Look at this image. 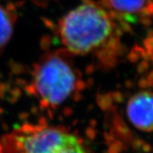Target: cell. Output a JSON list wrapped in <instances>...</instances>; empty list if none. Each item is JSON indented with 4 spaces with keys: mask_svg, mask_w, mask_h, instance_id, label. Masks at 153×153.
Here are the masks:
<instances>
[{
    "mask_svg": "<svg viewBox=\"0 0 153 153\" xmlns=\"http://www.w3.org/2000/svg\"><path fill=\"white\" fill-rule=\"evenodd\" d=\"M131 123L143 131H153V93L141 91L131 97L127 106Z\"/></svg>",
    "mask_w": 153,
    "mask_h": 153,
    "instance_id": "277c9868",
    "label": "cell"
},
{
    "mask_svg": "<svg viewBox=\"0 0 153 153\" xmlns=\"http://www.w3.org/2000/svg\"><path fill=\"white\" fill-rule=\"evenodd\" d=\"M107 6L117 14L132 16L135 13H153L152 0H104Z\"/></svg>",
    "mask_w": 153,
    "mask_h": 153,
    "instance_id": "5b68a950",
    "label": "cell"
},
{
    "mask_svg": "<svg viewBox=\"0 0 153 153\" xmlns=\"http://www.w3.org/2000/svg\"><path fill=\"white\" fill-rule=\"evenodd\" d=\"M13 139L23 153H86L76 136L56 127L21 129Z\"/></svg>",
    "mask_w": 153,
    "mask_h": 153,
    "instance_id": "3957f363",
    "label": "cell"
},
{
    "mask_svg": "<svg viewBox=\"0 0 153 153\" xmlns=\"http://www.w3.org/2000/svg\"><path fill=\"white\" fill-rule=\"evenodd\" d=\"M76 76L71 65L61 57L51 56L38 67L34 85L41 100L48 105H59L73 94Z\"/></svg>",
    "mask_w": 153,
    "mask_h": 153,
    "instance_id": "7a4b0ae2",
    "label": "cell"
},
{
    "mask_svg": "<svg viewBox=\"0 0 153 153\" xmlns=\"http://www.w3.org/2000/svg\"><path fill=\"white\" fill-rule=\"evenodd\" d=\"M13 22L10 13L0 6V47L4 45L12 35Z\"/></svg>",
    "mask_w": 153,
    "mask_h": 153,
    "instance_id": "8992f818",
    "label": "cell"
},
{
    "mask_svg": "<svg viewBox=\"0 0 153 153\" xmlns=\"http://www.w3.org/2000/svg\"><path fill=\"white\" fill-rule=\"evenodd\" d=\"M110 15L101 6L87 2L71 10L60 22V38L69 51L87 54L102 45L113 33Z\"/></svg>",
    "mask_w": 153,
    "mask_h": 153,
    "instance_id": "6da1fadb",
    "label": "cell"
}]
</instances>
